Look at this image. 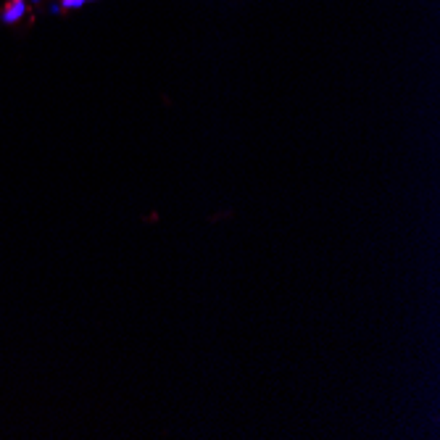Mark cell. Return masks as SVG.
<instances>
[{
    "label": "cell",
    "mask_w": 440,
    "mask_h": 440,
    "mask_svg": "<svg viewBox=\"0 0 440 440\" xmlns=\"http://www.w3.org/2000/svg\"><path fill=\"white\" fill-rule=\"evenodd\" d=\"M24 11H27V6H24V0H13L8 8L3 11V21H8V24H13V21H19L21 16H24Z\"/></svg>",
    "instance_id": "cell-1"
},
{
    "label": "cell",
    "mask_w": 440,
    "mask_h": 440,
    "mask_svg": "<svg viewBox=\"0 0 440 440\" xmlns=\"http://www.w3.org/2000/svg\"><path fill=\"white\" fill-rule=\"evenodd\" d=\"M85 3H90V0H63V8H80Z\"/></svg>",
    "instance_id": "cell-2"
}]
</instances>
